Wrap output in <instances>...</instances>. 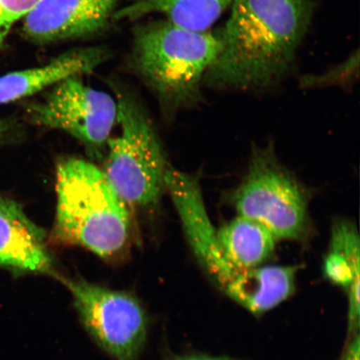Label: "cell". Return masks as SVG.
Returning <instances> with one entry per match:
<instances>
[{
    "mask_svg": "<svg viewBox=\"0 0 360 360\" xmlns=\"http://www.w3.org/2000/svg\"><path fill=\"white\" fill-rule=\"evenodd\" d=\"M223 46L205 75V87L259 92L290 75L312 25L313 0H233Z\"/></svg>",
    "mask_w": 360,
    "mask_h": 360,
    "instance_id": "cell-1",
    "label": "cell"
},
{
    "mask_svg": "<svg viewBox=\"0 0 360 360\" xmlns=\"http://www.w3.org/2000/svg\"><path fill=\"white\" fill-rule=\"evenodd\" d=\"M56 210L51 240L79 246L107 262L122 259L129 248V207L91 162L70 157L56 172Z\"/></svg>",
    "mask_w": 360,
    "mask_h": 360,
    "instance_id": "cell-2",
    "label": "cell"
},
{
    "mask_svg": "<svg viewBox=\"0 0 360 360\" xmlns=\"http://www.w3.org/2000/svg\"><path fill=\"white\" fill-rule=\"evenodd\" d=\"M133 40L134 69L167 114L200 105L205 75L223 46L220 29L199 32L158 20L139 25Z\"/></svg>",
    "mask_w": 360,
    "mask_h": 360,
    "instance_id": "cell-3",
    "label": "cell"
},
{
    "mask_svg": "<svg viewBox=\"0 0 360 360\" xmlns=\"http://www.w3.org/2000/svg\"><path fill=\"white\" fill-rule=\"evenodd\" d=\"M115 93L120 131L108 142L103 172L129 209L155 210L170 165L165 148L141 102L120 88Z\"/></svg>",
    "mask_w": 360,
    "mask_h": 360,
    "instance_id": "cell-4",
    "label": "cell"
},
{
    "mask_svg": "<svg viewBox=\"0 0 360 360\" xmlns=\"http://www.w3.org/2000/svg\"><path fill=\"white\" fill-rule=\"evenodd\" d=\"M229 201L238 215L263 225L277 241L305 243L313 235L307 188L271 145L252 148L245 176Z\"/></svg>",
    "mask_w": 360,
    "mask_h": 360,
    "instance_id": "cell-5",
    "label": "cell"
},
{
    "mask_svg": "<svg viewBox=\"0 0 360 360\" xmlns=\"http://www.w3.org/2000/svg\"><path fill=\"white\" fill-rule=\"evenodd\" d=\"M29 119L41 127L71 135L94 157L103 155L117 123V103L109 94L72 76L49 88L27 109Z\"/></svg>",
    "mask_w": 360,
    "mask_h": 360,
    "instance_id": "cell-6",
    "label": "cell"
},
{
    "mask_svg": "<svg viewBox=\"0 0 360 360\" xmlns=\"http://www.w3.org/2000/svg\"><path fill=\"white\" fill-rule=\"evenodd\" d=\"M73 296L81 322L93 339L116 360H137L145 345V309L127 292L116 291L82 278L58 274Z\"/></svg>",
    "mask_w": 360,
    "mask_h": 360,
    "instance_id": "cell-7",
    "label": "cell"
},
{
    "mask_svg": "<svg viewBox=\"0 0 360 360\" xmlns=\"http://www.w3.org/2000/svg\"><path fill=\"white\" fill-rule=\"evenodd\" d=\"M165 192L173 202L193 255L222 289L241 269L233 266L223 253L217 229L207 211L199 174L183 172L169 165L165 174Z\"/></svg>",
    "mask_w": 360,
    "mask_h": 360,
    "instance_id": "cell-8",
    "label": "cell"
},
{
    "mask_svg": "<svg viewBox=\"0 0 360 360\" xmlns=\"http://www.w3.org/2000/svg\"><path fill=\"white\" fill-rule=\"evenodd\" d=\"M120 0H41L24 19L22 32L37 44L100 34L112 21Z\"/></svg>",
    "mask_w": 360,
    "mask_h": 360,
    "instance_id": "cell-9",
    "label": "cell"
},
{
    "mask_svg": "<svg viewBox=\"0 0 360 360\" xmlns=\"http://www.w3.org/2000/svg\"><path fill=\"white\" fill-rule=\"evenodd\" d=\"M0 269L56 277L47 235L19 202L0 195Z\"/></svg>",
    "mask_w": 360,
    "mask_h": 360,
    "instance_id": "cell-10",
    "label": "cell"
},
{
    "mask_svg": "<svg viewBox=\"0 0 360 360\" xmlns=\"http://www.w3.org/2000/svg\"><path fill=\"white\" fill-rule=\"evenodd\" d=\"M299 269L297 265H271L243 269L222 290L248 311L264 314L292 294Z\"/></svg>",
    "mask_w": 360,
    "mask_h": 360,
    "instance_id": "cell-11",
    "label": "cell"
},
{
    "mask_svg": "<svg viewBox=\"0 0 360 360\" xmlns=\"http://www.w3.org/2000/svg\"><path fill=\"white\" fill-rule=\"evenodd\" d=\"M233 0H132L118 8L112 21H131L160 13L184 29L205 32L231 8Z\"/></svg>",
    "mask_w": 360,
    "mask_h": 360,
    "instance_id": "cell-12",
    "label": "cell"
},
{
    "mask_svg": "<svg viewBox=\"0 0 360 360\" xmlns=\"http://www.w3.org/2000/svg\"><path fill=\"white\" fill-rule=\"evenodd\" d=\"M220 247L233 266L250 269L262 266L271 257L276 240L263 225L237 215L218 229Z\"/></svg>",
    "mask_w": 360,
    "mask_h": 360,
    "instance_id": "cell-13",
    "label": "cell"
},
{
    "mask_svg": "<svg viewBox=\"0 0 360 360\" xmlns=\"http://www.w3.org/2000/svg\"><path fill=\"white\" fill-rule=\"evenodd\" d=\"M323 272L328 281L346 291L360 281V238L353 220L339 218L333 221Z\"/></svg>",
    "mask_w": 360,
    "mask_h": 360,
    "instance_id": "cell-14",
    "label": "cell"
},
{
    "mask_svg": "<svg viewBox=\"0 0 360 360\" xmlns=\"http://www.w3.org/2000/svg\"><path fill=\"white\" fill-rule=\"evenodd\" d=\"M354 56H350L349 61L345 62L344 65H342L340 67H335V69H333L328 71L327 75L323 74L321 76H311V77L306 78L304 80L306 86H317L319 84H336L340 83V80H346L350 79L351 77H353V70H354V63L358 61V58L356 60H354Z\"/></svg>",
    "mask_w": 360,
    "mask_h": 360,
    "instance_id": "cell-15",
    "label": "cell"
},
{
    "mask_svg": "<svg viewBox=\"0 0 360 360\" xmlns=\"http://www.w3.org/2000/svg\"><path fill=\"white\" fill-rule=\"evenodd\" d=\"M20 127L15 121L0 118V146L19 141Z\"/></svg>",
    "mask_w": 360,
    "mask_h": 360,
    "instance_id": "cell-16",
    "label": "cell"
},
{
    "mask_svg": "<svg viewBox=\"0 0 360 360\" xmlns=\"http://www.w3.org/2000/svg\"><path fill=\"white\" fill-rule=\"evenodd\" d=\"M359 335L353 336L344 351L340 360H359L360 355Z\"/></svg>",
    "mask_w": 360,
    "mask_h": 360,
    "instance_id": "cell-17",
    "label": "cell"
},
{
    "mask_svg": "<svg viewBox=\"0 0 360 360\" xmlns=\"http://www.w3.org/2000/svg\"><path fill=\"white\" fill-rule=\"evenodd\" d=\"M170 360H236L224 356H210L205 354H188L184 356L175 357Z\"/></svg>",
    "mask_w": 360,
    "mask_h": 360,
    "instance_id": "cell-18",
    "label": "cell"
},
{
    "mask_svg": "<svg viewBox=\"0 0 360 360\" xmlns=\"http://www.w3.org/2000/svg\"><path fill=\"white\" fill-rule=\"evenodd\" d=\"M8 31L4 28V26L2 25V22H0V45L4 42V39H6Z\"/></svg>",
    "mask_w": 360,
    "mask_h": 360,
    "instance_id": "cell-19",
    "label": "cell"
}]
</instances>
